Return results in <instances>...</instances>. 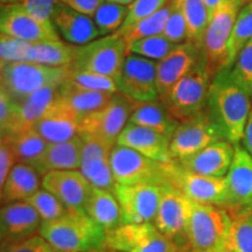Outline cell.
I'll use <instances>...</instances> for the list:
<instances>
[{
  "label": "cell",
  "instance_id": "obj_45",
  "mask_svg": "<svg viewBox=\"0 0 252 252\" xmlns=\"http://www.w3.org/2000/svg\"><path fill=\"white\" fill-rule=\"evenodd\" d=\"M187 33L188 30L186 19L179 5L176 4L175 0H173L171 15H169L168 21H167L162 35L174 45H180L182 41L187 40Z\"/></svg>",
  "mask_w": 252,
  "mask_h": 252
},
{
  "label": "cell",
  "instance_id": "obj_55",
  "mask_svg": "<svg viewBox=\"0 0 252 252\" xmlns=\"http://www.w3.org/2000/svg\"><path fill=\"white\" fill-rule=\"evenodd\" d=\"M14 2H20V0H0V4H14Z\"/></svg>",
  "mask_w": 252,
  "mask_h": 252
},
{
  "label": "cell",
  "instance_id": "obj_27",
  "mask_svg": "<svg viewBox=\"0 0 252 252\" xmlns=\"http://www.w3.org/2000/svg\"><path fill=\"white\" fill-rule=\"evenodd\" d=\"M6 143L13 152L15 162L33 167L41 175L43 158L46 156L48 143L33 128L6 135Z\"/></svg>",
  "mask_w": 252,
  "mask_h": 252
},
{
  "label": "cell",
  "instance_id": "obj_44",
  "mask_svg": "<svg viewBox=\"0 0 252 252\" xmlns=\"http://www.w3.org/2000/svg\"><path fill=\"white\" fill-rule=\"evenodd\" d=\"M171 0H134L132 4L128 6V12L126 19L121 28L130 27L138 21L150 17L156 13V12L161 9L168 4ZM119 28V30H121ZM118 30V31H119Z\"/></svg>",
  "mask_w": 252,
  "mask_h": 252
},
{
  "label": "cell",
  "instance_id": "obj_54",
  "mask_svg": "<svg viewBox=\"0 0 252 252\" xmlns=\"http://www.w3.org/2000/svg\"><path fill=\"white\" fill-rule=\"evenodd\" d=\"M5 139H6V132L4 130H1V128H0V146H1V145L4 144Z\"/></svg>",
  "mask_w": 252,
  "mask_h": 252
},
{
  "label": "cell",
  "instance_id": "obj_22",
  "mask_svg": "<svg viewBox=\"0 0 252 252\" xmlns=\"http://www.w3.org/2000/svg\"><path fill=\"white\" fill-rule=\"evenodd\" d=\"M234 154V145L226 140H219L210 144L200 152L195 153L194 156L175 162L182 168L196 174L215 179H224L232 162Z\"/></svg>",
  "mask_w": 252,
  "mask_h": 252
},
{
  "label": "cell",
  "instance_id": "obj_53",
  "mask_svg": "<svg viewBox=\"0 0 252 252\" xmlns=\"http://www.w3.org/2000/svg\"><path fill=\"white\" fill-rule=\"evenodd\" d=\"M110 2H115V4H121V5H131L134 0H108Z\"/></svg>",
  "mask_w": 252,
  "mask_h": 252
},
{
  "label": "cell",
  "instance_id": "obj_6",
  "mask_svg": "<svg viewBox=\"0 0 252 252\" xmlns=\"http://www.w3.org/2000/svg\"><path fill=\"white\" fill-rule=\"evenodd\" d=\"M210 77L202 54L194 68L173 87L165 106L179 122L196 117L206 110Z\"/></svg>",
  "mask_w": 252,
  "mask_h": 252
},
{
  "label": "cell",
  "instance_id": "obj_32",
  "mask_svg": "<svg viewBox=\"0 0 252 252\" xmlns=\"http://www.w3.org/2000/svg\"><path fill=\"white\" fill-rule=\"evenodd\" d=\"M82 152L81 133L62 143L49 144L43 158L41 175L50 171H76L80 168Z\"/></svg>",
  "mask_w": 252,
  "mask_h": 252
},
{
  "label": "cell",
  "instance_id": "obj_21",
  "mask_svg": "<svg viewBox=\"0 0 252 252\" xmlns=\"http://www.w3.org/2000/svg\"><path fill=\"white\" fill-rule=\"evenodd\" d=\"M224 181L228 190L226 209L252 207V157L239 145L235 146L234 158Z\"/></svg>",
  "mask_w": 252,
  "mask_h": 252
},
{
  "label": "cell",
  "instance_id": "obj_35",
  "mask_svg": "<svg viewBox=\"0 0 252 252\" xmlns=\"http://www.w3.org/2000/svg\"><path fill=\"white\" fill-rule=\"evenodd\" d=\"M187 23V42L201 49L210 17L203 0H175Z\"/></svg>",
  "mask_w": 252,
  "mask_h": 252
},
{
  "label": "cell",
  "instance_id": "obj_47",
  "mask_svg": "<svg viewBox=\"0 0 252 252\" xmlns=\"http://www.w3.org/2000/svg\"><path fill=\"white\" fill-rule=\"evenodd\" d=\"M19 105L12 100L0 84V128L7 135L13 128Z\"/></svg>",
  "mask_w": 252,
  "mask_h": 252
},
{
  "label": "cell",
  "instance_id": "obj_29",
  "mask_svg": "<svg viewBox=\"0 0 252 252\" xmlns=\"http://www.w3.org/2000/svg\"><path fill=\"white\" fill-rule=\"evenodd\" d=\"M128 122L159 132L169 139L180 124L178 119L168 111L165 104L158 103L156 100L138 102Z\"/></svg>",
  "mask_w": 252,
  "mask_h": 252
},
{
  "label": "cell",
  "instance_id": "obj_7",
  "mask_svg": "<svg viewBox=\"0 0 252 252\" xmlns=\"http://www.w3.org/2000/svg\"><path fill=\"white\" fill-rule=\"evenodd\" d=\"M137 103L125 94L117 91L104 108L80 118V133L97 138L112 149L127 125V121H130Z\"/></svg>",
  "mask_w": 252,
  "mask_h": 252
},
{
  "label": "cell",
  "instance_id": "obj_31",
  "mask_svg": "<svg viewBox=\"0 0 252 252\" xmlns=\"http://www.w3.org/2000/svg\"><path fill=\"white\" fill-rule=\"evenodd\" d=\"M112 94L102 91L78 89L70 86L65 80L60 86V99L78 119L104 108L110 102Z\"/></svg>",
  "mask_w": 252,
  "mask_h": 252
},
{
  "label": "cell",
  "instance_id": "obj_40",
  "mask_svg": "<svg viewBox=\"0 0 252 252\" xmlns=\"http://www.w3.org/2000/svg\"><path fill=\"white\" fill-rule=\"evenodd\" d=\"M175 46L161 34L132 41L128 43V54L150 60H162L174 49Z\"/></svg>",
  "mask_w": 252,
  "mask_h": 252
},
{
  "label": "cell",
  "instance_id": "obj_16",
  "mask_svg": "<svg viewBox=\"0 0 252 252\" xmlns=\"http://www.w3.org/2000/svg\"><path fill=\"white\" fill-rule=\"evenodd\" d=\"M118 90L135 102H152L158 97L157 63L138 55L126 56L117 80Z\"/></svg>",
  "mask_w": 252,
  "mask_h": 252
},
{
  "label": "cell",
  "instance_id": "obj_23",
  "mask_svg": "<svg viewBox=\"0 0 252 252\" xmlns=\"http://www.w3.org/2000/svg\"><path fill=\"white\" fill-rule=\"evenodd\" d=\"M169 138L159 132L128 122L118 137L117 144L137 151L154 161L169 163L173 161L169 154Z\"/></svg>",
  "mask_w": 252,
  "mask_h": 252
},
{
  "label": "cell",
  "instance_id": "obj_19",
  "mask_svg": "<svg viewBox=\"0 0 252 252\" xmlns=\"http://www.w3.org/2000/svg\"><path fill=\"white\" fill-rule=\"evenodd\" d=\"M42 187L69 210L84 212L93 186L78 171H50L42 176Z\"/></svg>",
  "mask_w": 252,
  "mask_h": 252
},
{
  "label": "cell",
  "instance_id": "obj_17",
  "mask_svg": "<svg viewBox=\"0 0 252 252\" xmlns=\"http://www.w3.org/2000/svg\"><path fill=\"white\" fill-rule=\"evenodd\" d=\"M81 135V173L91 186L115 194L117 182L113 178L110 163V153L112 149L97 138L82 133Z\"/></svg>",
  "mask_w": 252,
  "mask_h": 252
},
{
  "label": "cell",
  "instance_id": "obj_11",
  "mask_svg": "<svg viewBox=\"0 0 252 252\" xmlns=\"http://www.w3.org/2000/svg\"><path fill=\"white\" fill-rule=\"evenodd\" d=\"M166 180L195 203L228 207L224 179L196 174L182 168L175 161L166 163Z\"/></svg>",
  "mask_w": 252,
  "mask_h": 252
},
{
  "label": "cell",
  "instance_id": "obj_52",
  "mask_svg": "<svg viewBox=\"0 0 252 252\" xmlns=\"http://www.w3.org/2000/svg\"><path fill=\"white\" fill-rule=\"evenodd\" d=\"M224 1H226V0H203V2L207 6L208 11H209V17H212L214 12H215Z\"/></svg>",
  "mask_w": 252,
  "mask_h": 252
},
{
  "label": "cell",
  "instance_id": "obj_37",
  "mask_svg": "<svg viewBox=\"0 0 252 252\" xmlns=\"http://www.w3.org/2000/svg\"><path fill=\"white\" fill-rule=\"evenodd\" d=\"M252 40V1L239 11L228 41V68L249 41Z\"/></svg>",
  "mask_w": 252,
  "mask_h": 252
},
{
  "label": "cell",
  "instance_id": "obj_18",
  "mask_svg": "<svg viewBox=\"0 0 252 252\" xmlns=\"http://www.w3.org/2000/svg\"><path fill=\"white\" fill-rule=\"evenodd\" d=\"M200 58V48L186 42L176 45L166 58L160 60L157 64V90L162 104L166 103L173 87L194 68Z\"/></svg>",
  "mask_w": 252,
  "mask_h": 252
},
{
  "label": "cell",
  "instance_id": "obj_24",
  "mask_svg": "<svg viewBox=\"0 0 252 252\" xmlns=\"http://www.w3.org/2000/svg\"><path fill=\"white\" fill-rule=\"evenodd\" d=\"M53 25L63 39L70 45H87L102 36L94 21L89 15L75 11L69 6L58 2L52 14Z\"/></svg>",
  "mask_w": 252,
  "mask_h": 252
},
{
  "label": "cell",
  "instance_id": "obj_43",
  "mask_svg": "<svg viewBox=\"0 0 252 252\" xmlns=\"http://www.w3.org/2000/svg\"><path fill=\"white\" fill-rule=\"evenodd\" d=\"M235 67L231 70L235 80L242 84L249 93L252 91V40L249 41L239 52L235 60Z\"/></svg>",
  "mask_w": 252,
  "mask_h": 252
},
{
  "label": "cell",
  "instance_id": "obj_56",
  "mask_svg": "<svg viewBox=\"0 0 252 252\" xmlns=\"http://www.w3.org/2000/svg\"><path fill=\"white\" fill-rule=\"evenodd\" d=\"M98 252H118V251H113V250H109V249H103V250H100Z\"/></svg>",
  "mask_w": 252,
  "mask_h": 252
},
{
  "label": "cell",
  "instance_id": "obj_28",
  "mask_svg": "<svg viewBox=\"0 0 252 252\" xmlns=\"http://www.w3.org/2000/svg\"><path fill=\"white\" fill-rule=\"evenodd\" d=\"M84 213L103 226L106 232L117 229L122 224L121 206L117 197L112 191L105 189L93 186Z\"/></svg>",
  "mask_w": 252,
  "mask_h": 252
},
{
  "label": "cell",
  "instance_id": "obj_33",
  "mask_svg": "<svg viewBox=\"0 0 252 252\" xmlns=\"http://www.w3.org/2000/svg\"><path fill=\"white\" fill-rule=\"evenodd\" d=\"M76 47L64 43L61 40L33 42L30 53L31 63L47 67H67L71 65Z\"/></svg>",
  "mask_w": 252,
  "mask_h": 252
},
{
  "label": "cell",
  "instance_id": "obj_14",
  "mask_svg": "<svg viewBox=\"0 0 252 252\" xmlns=\"http://www.w3.org/2000/svg\"><path fill=\"white\" fill-rule=\"evenodd\" d=\"M113 178L119 185L165 181L166 163L154 161L137 151L116 144L110 153Z\"/></svg>",
  "mask_w": 252,
  "mask_h": 252
},
{
  "label": "cell",
  "instance_id": "obj_4",
  "mask_svg": "<svg viewBox=\"0 0 252 252\" xmlns=\"http://www.w3.org/2000/svg\"><path fill=\"white\" fill-rule=\"evenodd\" d=\"M69 68L47 67L31 62L0 64V84L18 105L35 91L48 86L62 83Z\"/></svg>",
  "mask_w": 252,
  "mask_h": 252
},
{
  "label": "cell",
  "instance_id": "obj_3",
  "mask_svg": "<svg viewBox=\"0 0 252 252\" xmlns=\"http://www.w3.org/2000/svg\"><path fill=\"white\" fill-rule=\"evenodd\" d=\"M231 217L225 208L193 202L180 252H214L225 250Z\"/></svg>",
  "mask_w": 252,
  "mask_h": 252
},
{
  "label": "cell",
  "instance_id": "obj_10",
  "mask_svg": "<svg viewBox=\"0 0 252 252\" xmlns=\"http://www.w3.org/2000/svg\"><path fill=\"white\" fill-rule=\"evenodd\" d=\"M104 249L118 252H180L175 242L153 223L121 224L106 234Z\"/></svg>",
  "mask_w": 252,
  "mask_h": 252
},
{
  "label": "cell",
  "instance_id": "obj_30",
  "mask_svg": "<svg viewBox=\"0 0 252 252\" xmlns=\"http://www.w3.org/2000/svg\"><path fill=\"white\" fill-rule=\"evenodd\" d=\"M40 190V174L33 167L17 162L12 167L4 190L2 203L27 201Z\"/></svg>",
  "mask_w": 252,
  "mask_h": 252
},
{
  "label": "cell",
  "instance_id": "obj_58",
  "mask_svg": "<svg viewBox=\"0 0 252 252\" xmlns=\"http://www.w3.org/2000/svg\"><path fill=\"white\" fill-rule=\"evenodd\" d=\"M251 96H252V91H251Z\"/></svg>",
  "mask_w": 252,
  "mask_h": 252
},
{
  "label": "cell",
  "instance_id": "obj_41",
  "mask_svg": "<svg viewBox=\"0 0 252 252\" xmlns=\"http://www.w3.org/2000/svg\"><path fill=\"white\" fill-rule=\"evenodd\" d=\"M27 202L36 210L42 222L58 220L64 216L69 210L58 197L46 189L36 191L33 196L28 198Z\"/></svg>",
  "mask_w": 252,
  "mask_h": 252
},
{
  "label": "cell",
  "instance_id": "obj_5",
  "mask_svg": "<svg viewBox=\"0 0 252 252\" xmlns=\"http://www.w3.org/2000/svg\"><path fill=\"white\" fill-rule=\"evenodd\" d=\"M127 54V41L121 34L113 33L76 47L74 60L69 68L103 75L116 81Z\"/></svg>",
  "mask_w": 252,
  "mask_h": 252
},
{
  "label": "cell",
  "instance_id": "obj_57",
  "mask_svg": "<svg viewBox=\"0 0 252 252\" xmlns=\"http://www.w3.org/2000/svg\"><path fill=\"white\" fill-rule=\"evenodd\" d=\"M214 252H229V251H226V250H222V251H214Z\"/></svg>",
  "mask_w": 252,
  "mask_h": 252
},
{
  "label": "cell",
  "instance_id": "obj_9",
  "mask_svg": "<svg viewBox=\"0 0 252 252\" xmlns=\"http://www.w3.org/2000/svg\"><path fill=\"white\" fill-rule=\"evenodd\" d=\"M165 181L117 184L115 195L121 206L122 224L153 223L159 209Z\"/></svg>",
  "mask_w": 252,
  "mask_h": 252
},
{
  "label": "cell",
  "instance_id": "obj_36",
  "mask_svg": "<svg viewBox=\"0 0 252 252\" xmlns=\"http://www.w3.org/2000/svg\"><path fill=\"white\" fill-rule=\"evenodd\" d=\"M173 8V0L167 4L165 7L156 12V13L150 15V17L143 19V20L138 21L130 27L121 28V30L116 32V33L121 34L124 36V39L127 41V43L132 41L144 39V37L161 35L165 30L167 21H168L169 15H171Z\"/></svg>",
  "mask_w": 252,
  "mask_h": 252
},
{
  "label": "cell",
  "instance_id": "obj_8",
  "mask_svg": "<svg viewBox=\"0 0 252 252\" xmlns=\"http://www.w3.org/2000/svg\"><path fill=\"white\" fill-rule=\"evenodd\" d=\"M242 0H226L210 17L203 37V56L210 75L228 68V41Z\"/></svg>",
  "mask_w": 252,
  "mask_h": 252
},
{
  "label": "cell",
  "instance_id": "obj_2",
  "mask_svg": "<svg viewBox=\"0 0 252 252\" xmlns=\"http://www.w3.org/2000/svg\"><path fill=\"white\" fill-rule=\"evenodd\" d=\"M108 232L84 212L68 210L58 220L42 222L39 235L59 252H98Z\"/></svg>",
  "mask_w": 252,
  "mask_h": 252
},
{
  "label": "cell",
  "instance_id": "obj_15",
  "mask_svg": "<svg viewBox=\"0 0 252 252\" xmlns=\"http://www.w3.org/2000/svg\"><path fill=\"white\" fill-rule=\"evenodd\" d=\"M0 33L27 42L60 40L52 21H40L20 2L0 4Z\"/></svg>",
  "mask_w": 252,
  "mask_h": 252
},
{
  "label": "cell",
  "instance_id": "obj_46",
  "mask_svg": "<svg viewBox=\"0 0 252 252\" xmlns=\"http://www.w3.org/2000/svg\"><path fill=\"white\" fill-rule=\"evenodd\" d=\"M0 252H59L41 235H33L23 241L1 244Z\"/></svg>",
  "mask_w": 252,
  "mask_h": 252
},
{
  "label": "cell",
  "instance_id": "obj_13",
  "mask_svg": "<svg viewBox=\"0 0 252 252\" xmlns=\"http://www.w3.org/2000/svg\"><path fill=\"white\" fill-rule=\"evenodd\" d=\"M191 209L193 201L189 200L179 189L166 180L153 224L163 235L174 241L180 250L185 247L186 232Z\"/></svg>",
  "mask_w": 252,
  "mask_h": 252
},
{
  "label": "cell",
  "instance_id": "obj_51",
  "mask_svg": "<svg viewBox=\"0 0 252 252\" xmlns=\"http://www.w3.org/2000/svg\"><path fill=\"white\" fill-rule=\"evenodd\" d=\"M243 145L244 149L248 151V153L252 157V110L250 112V116H249L247 125H245L244 128V134H243Z\"/></svg>",
  "mask_w": 252,
  "mask_h": 252
},
{
  "label": "cell",
  "instance_id": "obj_49",
  "mask_svg": "<svg viewBox=\"0 0 252 252\" xmlns=\"http://www.w3.org/2000/svg\"><path fill=\"white\" fill-rule=\"evenodd\" d=\"M14 156L9 145L4 141L0 146V202L2 198V190H4L6 180H7L9 172L14 165Z\"/></svg>",
  "mask_w": 252,
  "mask_h": 252
},
{
  "label": "cell",
  "instance_id": "obj_20",
  "mask_svg": "<svg viewBox=\"0 0 252 252\" xmlns=\"http://www.w3.org/2000/svg\"><path fill=\"white\" fill-rule=\"evenodd\" d=\"M42 220L27 201L0 208V245L23 241L39 232Z\"/></svg>",
  "mask_w": 252,
  "mask_h": 252
},
{
  "label": "cell",
  "instance_id": "obj_38",
  "mask_svg": "<svg viewBox=\"0 0 252 252\" xmlns=\"http://www.w3.org/2000/svg\"><path fill=\"white\" fill-rule=\"evenodd\" d=\"M128 7L125 5L115 2H103L94 12V21L100 32V35H109L110 33L117 32L124 24Z\"/></svg>",
  "mask_w": 252,
  "mask_h": 252
},
{
  "label": "cell",
  "instance_id": "obj_25",
  "mask_svg": "<svg viewBox=\"0 0 252 252\" xmlns=\"http://www.w3.org/2000/svg\"><path fill=\"white\" fill-rule=\"evenodd\" d=\"M78 117L59 98L47 115L32 126L48 144L62 143L80 134Z\"/></svg>",
  "mask_w": 252,
  "mask_h": 252
},
{
  "label": "cell",
  "instance_id": "obj_48",
  "mask_svg": "<svg viewBox=\"0 0 252 252\" xmlns=\"http://www.w3.org/2000/svg\"><path fill=\"white\" fill-rule=\"evenodd\" d=\"M59 0H20L28 13L40 21H50Z\"/></svg>",
  "mask_w": 252,
  "mask_h": 252
},
{
  "label": "cell",
  "instance_id": "obj_26",
  "mask_svg": "<svg viewBox=\"0 0 252 252\" xmlns=\"http://www.w3.org/2000/svg\"><path fill=\"white\" fill-rule=\"evenodd\" d=\"M60 86L61 83L42 88L19 104L14 126L8 134L28 130L47 115L59 98Z\"/></svg>",
  "mask_w": 252,
  "mask_h": 252
},
{
  "label": "cell",
  "instance_id": "obj_1",
  "mask_svg": "<svg viewBox=\"0 0 252 252\" xmlns=\"http://www.w3.org/2000/svg\"><path fill=\"white\" fill-rule=\"evenodd\" d=\"M229 68L215 75L208 94L207 112L224 140L238 146L251 112V94L232 76Z\"/></svg>",
  "mask_w": 252,
  "mask_h": 252
},
{
  "label": "cell",
  "instance_id": "obj_12",
  "mask_svg": "<svg viewBox=\"0 0 252 252\" xmlns=\"http://www.w3.org/2000/svg\"><path fill=\"white\" fill-rule=\"evenodd\" d=\"M219 140H224L222 132L204 110L179 124L169 141V154L173 161H181Z\"/></svg>",
  "mask_w": 252,
  "mask_h": 252
},
{
  "label": "cell",
  "instance_id": "obj_50",
  "mask_svg": "<svg viewBox=\"0 0 252 252\" xmlns=\"http://www.w3.org/2000/svg\"><path fill=\"white\" fill-rule=\"evenodd\" d=\"M59 2H62L75 11L90 17L94 14V12L103 4L104 0H59Z\"/></svg>",
  "mask_w": 252,
  "mask_h": 252
},
{
  "label": "cell",
  "instance_id": "obj_39",
  "mask_svg": "<svg viewBox=\"0 0 252 252\" xmlns=\"http://www.w3.org/2000/svg\"><path fill=\"white\" fill-rule=\"evenodd\" d=\"M65 81L70 86L83 90L102 91V93L109 94H115L119 91L117 83H116V81L113 78L103 76V75L94 74V72L72 70V69L69 68Z\"/></svg>",
  "mask_w": 252,
  "mask_h": 252
},
{
  "label": "cell",
  "instance_id": "obj_42",
  "mask_svg": "<svg viewBox=\"0 0 252 252\" xmlns=\"http://www.w3.org/2000/svg\"><path fill=\"white\" fill-rule=\"evenodd\" d=\"M32 43L0 33V64L30 61Z\"/></svg>",
  "mask_w": 252,
  "mask_h": 252
},
{
  "label": "cell",
  "instance_id": "obj_34",
  "mask_svg": "<svg viewBox=\"0 0 252 252\" xmlns=\"http://www.w3.org/2000/svg\"><path fill=\"white\" fill-rule=\"evenodd\" d=\"M231 223L225 241L229 252H252V207L229 212Z\"/></svg>",
  "mask_w": 252,
  "mask_h": 252
}]
</instances>
